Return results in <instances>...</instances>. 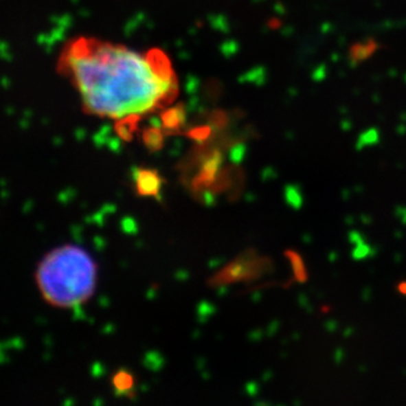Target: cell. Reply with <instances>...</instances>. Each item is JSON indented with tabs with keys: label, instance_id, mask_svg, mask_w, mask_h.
Instances as JSON below:
<instances>
[{
	"label": "cell",
	"instance_id": "7",
	"mask_svg": "<svg viewBox=\"0 0 406 406\" xmlns=\"http://www.w3.org/2000/svg\"><path fill=\"white\" fill-rule=\"evenodd\" d=\"M146 144H148V146L153 149V150H157V149H159L161 148V145H162V138L159 137V135H157V132H153V135L151 133H148L146 135Z\"/></svg>",
	"mask_w": 406,
	"mask_h": 406
},
{
	"label": "cell",
	"instance_id": "3",
	"mask_svg": "<svg viewBox=\"0 0 406 406\" xmlns=\"http://www.w3.org/2000/svg\"><path fill=\"white\" fill-rule=\"evenodd\" d=\"M135 190L139 196L154 197L159 195L163 179L158 171L151 168H137L135 174Z\"/></svg>",
	"mask_w": 406,
	"mask_h": 406
},
{
	"label": "cell",
	"instance_id": "5",
	"mask_svg": "<svg viewBox=\"0 0 406 406\" xmlns=\"http://www.w3.org/2000/svg\"><path fill=\"white\" fill-rule=\"evenodd\" d=\"M286 256H291V262H292V266L295 270V275L299 279V282H305L306 275H305V269H304L300 256H297L296 253H286Z\"/></svg>",
	"mask_w": 406,
	"mask_h": 406
},
{
	"label": "cell",
	"instance_id": "6",
	"mask_svg": "<svg viewBox=\"0 0 406 406\" xmlns=\"http://www.w3.org/2000/svg\"><path fill=\"white\" fill-rule=\"evenodd\" d=\"M286 201L292 207H295V208L300 207L301 203H302V197H301V194L296 187H286Z\"/></svg>",
	"mask_w": 406,
	"mask_h": 406
},
{
	"label": "cell",
	"instance_id": "4",
	"mask_svg": "<svg viewBox=\"0 0 406 406\" xmlns=\"http://www.w3.org/2000/svg\"><path fill=\"white\" fill-rule=\"evenodd\" d=\"M112 387L116 394L126 396L135 390V377L131 372L121 370L112 377Z\"/></svg>",
	"mask_w": 406,
	"mask_h": 406
},
{
	"label": "cell",
	"instance_id": "1",
	"mask_svg": "<svg viewBox=\"0 0 406 406\" xmlns=\"http://www.w3.org/2000/svg\"><path fill=\"white\" fill-rule=\"evenodd\" d=\"M57 70L95 117L135 121L170 106L179 78L167 53L79 36L60 49Z\"/></svg>",
	"mask_w": 406,
	"mask_h": 406
},
{
	"label": "cell",
	"instance_id": "2",
	"mask_svg": "<svg viewBox=\"0 0 406 406\" xmlns=\"http://www.w3.org/2000/svg\"><path fill=\"white\" fill-rule=\"evenodd\" d=\"M98 272V264L87 250L65 245L44 256L36 271V283L47 304L71 309L93 296Z\"/></svg>",
	"mask_w": 406,
	"mask_h": 406
},
{
	"label": "cell",
	"instance_id": "8",
	"mask_svg": "<svg viewBox=\"0 0 406 406\" xmlns=\"http://www.w3.org/2000/svg\"><path fill=\"white\" fill-rule=\"evenodd\" d=\"M370 254V247L367 245H363V243H358V246H355L354 249V258L355 259H363L365 256H368Z\"/></svg>",
	"mask_w": 406,
	"mask_h": 406
},
{
	"label": "cell",
	"instance_id": "9",
	"mask_svg": "<svg viewBox=\"0 0 406 406\" xmlns=\"http://www.w3.org/2000/svg\"><path fill=\"white\" fill-rule=\"evenodd\" d=\"M398 289H400V292H401V293L406 295V283H401V284L398 286Z\"/></svg>",
	"mask_w": 406,
	"mask_h": 406
}]
</instances>
